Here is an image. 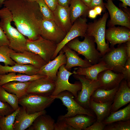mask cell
<instances>
[{
	"instance_id": "obj_38",
	"label": "cell",
	"mask_w": 130,
	"mask_h": 130,
	"mask_svg": "<svg viewBox=\"0 0 130 130\" xmlns=\"http://www.w3.org/2000/svg\"><path fill=\"white\" fill-rule=\"evenodd\" d=\"M54 130H75L66 122L62 115L59 116L55 123Z\"/></svg>"
},
{
	"instance_id": "obj_22",
	"label": "cell",
	"mask_w": 130,
	"mask_h": 130,
	"mask_svg": "<svg viewBox=\"0 0 130 130\" xmlns=\"http://www.w3.org/2000/svg\"><path fill=\"white\" fill-rule=\"evenodd\" d=\"M61 50L65 55L66 62L65 65V67L68 71L74 67L86 68L92 65L87 60L83 59L80 58L75 51L70 48L66 45Z\"/></svg>"
},
{
	"instance_id": "obj_4",
	"label": "cell",
	"mask_w": 130,
	"mask_h": 130,
	"mask_svg": "<svg viewBox=\"0 0 130 130\" xmlns=\"http://www.w3.org/2000/svg\"><path fill=\"white\" fill-rule=\"evenodd\" d=\"M108 16L109 13L106 12L102 18L89 23L86 33L94 37V42L97 44V49L102 56L110 48L109 43L106 42L105 38L106 24Z\"/></svg>"
},
{
	"instance_id": "obj_36",
	"label": "cell",
	"mask_w": 130,
	"mask_h": 130,
	"mask_svg": "<svg viewBox=\"0 0 130 130\" xmlns=\"http://www.w3.org/2000/svg\"><path fill=\"white\" fill-rule=\"evenodd\" d=\"M130 120L114 122L106 125L104 130H130Z\"/></svg>"
},
{
	"instance_id": "obj_48",
	"label": "cell",
	"mask_w": 130,
	"mask_h": 130,
	"mask_svg": "<svg viewBox=\"0 0 130 130\" xmlns=\"http://www.w3.org/2000/svg\"><path fill=\"white\" fill-rule=\"evenodd\" d=\"M93 9H94L97 15H101V13L102 12H103V8L100 6H96Z\"/></svg>"
},
{
	"instance_id": "obj_21",
	"label": "cell",
	"mask_w": 130,
	"mask_h": 130,
	"mask_svg": "<svg viewBox=\"0 0 130 130\" xmlns=\"http://www.w3.org/2000/svg\"><path fill=\"white\" fill-rule=\"evenodd\" d=\"M53 13V21L55 23L63 30L67 33L72 25L69 6H64L58 4Z\"/></svg>"
},
{
	"instance_id": "obj_42",
	"label": "cell",
	"mask_w": 130,
	"mask_h": 130,
	"mask_svg": "<svg viewBox=\"0 0 130 130\" xmlns=\"http://www.w3.org/2000/svg\"><path fill=\"white\" fill-rule=\"evenodd\" d=\"M9 41L6 34L0 27V47L4 46L9 45Z\"/></svg>"
},
{
	"instance_id": "obj_52",
	"label": "cell",
	"mask_w": 130,
	"mask_h": 130,
	"mask_svg": "<svg viewBox=\"0 0 130 130\" xmlns=\"http://www.w3.org/2000/svg\"><path fill=\"white\" fill-rule=\"evenodd\" d=\"M27 1H31V2H34V1H36L37 0H25Z\"/></svg>"
},
{
	"instance_id": "obj_54",
	"label": "cell",
	"mask_w": 130,
	"mask_h": 130,
	"mask_svg": "<svg viewBox=\"0 0 130 130\" xmlns=\"http://www.w3.org/2000/svg\"><path fill=\"white\" fill-rule=\"evenodd\" d=\"M0 130H1V129H0Z\"/></svg>"
},
{
	"instance_id": "obj_51",
	"label": "cell",
	"mask_w": 130,
	"mask_h": 130,
	"mask_svg": "<svg viewBox=\"0 0 130 130\" xmlns=\"http://www.w3.org/2000/svg\"><path fill=\"white\" fill-rule=\"evenodd\" d=\"M5 0H0V8L3 5V3Z\"/></svg>"
},
{
	"instance_id": "obj_2",
	"label": "cell",
	"mask_w": 130,
	"mask_h": 130,
	"mask_svg": "<svg viewBox=\"0 0 130 130\" xmlns=\"http://www.w3.org/2000/svg\"><path fill=\"white\" fill-rule=\"evenodd\" d=\"M0 27L9 41L10 48L18 52H22L26 50L27 39L12 25V14L5 7L0 9Z\"/></svg>"
},
{
	"instance_id": "obj_1",
	"label": "cell",
	"mask_w": 130,
	"mask_h": 130,
	"mask_svg": "<svg viewBox=\"0 0 130 130\" xmlns=\"http://www.w3.org/2000/svg\"><path fill=\"white\" fill-rule=\"evenodd\" d=\"M3 5L11 13L17 29L28 39L33 40L41 36L43 19L36 1L5 0Z\"/></svg>"
},
{
	"instance_id": "obj_35",
	"label": "cell",
	"mask_w": 130,
	"mask_h": 130,
	"mask_svg": "<svg viewBox=\"0 0 130 130\" xmlns=\"http://www.w3.org/2000/svg\"><path fill=\"white\" fill-rule=\"evenodd\" d=\"M15 52L7 46H3L0 47V62L4 63L5 66L14 65L16 63L10 57V54Z\"/></svg>"
},
{
	"instance_id": "obj_5",
	"label": "cell",
	"mask_w": 130,
	"mask_h": 130,
	"mask_svg": "<svg viewBox=\"0 0 130 130\" xmlns=\"http://www.w3.org/2000/svg\"><path fill=\"white\" fill-rule=\"evenodd\" d=\"M124 43L119 44L116 48L110 47L101 59L105 63L109 69L116 73H122L128 58L125 44Z\"/></svg>"
},
{
	"instance_id": "obj_7",
	"label": "cell",
	"mask_w": 130,
	"mask_h": 130,
	"mask_svg": "<svg viewBox=\"0 0 130 130\" xmlns=\"http://www.w3.org/2000/svg\"><path fill=\"white\" fill-rule=\"evenodd\" d=\"M73 74V72L65 68V65H62L58 72L55 89L51 96H55L61 92L67 91L72 93L75 98H77L78 92L81 90L82 85L80 81L76 82L74 84L69 82L70 76Z\"/></svg>"
},
{
	"instance_id": "obj_27",
	"label": "cell",
	"mask_w": 130,
	"mask_h": 130,
	"mask_svg": "<svg viewBox=\"0 0 130 130\" xmlns=\"http://www.w3.org/2000/svg\"><path fill=\"white\" fill-rule=\"evenodd\" d=\"M46 76L38 74L31 75L19 73L16 74V73L13 72L7 74H0V86L11 81H32Z\"/></svg>"
},
{
	"instance_id": "obj_50",
	"label": "cell",
	"mask_w": 130,
	"mask_h": 130,
	"mask_svg": "<svg viewBox=\"0 0 130 130\" xmlns=\"http://www.w3.org/2000/svg\"><path fill=\"white\" fill-rule=\"evenodd\" d=\"M86 6L89 7L91 4L92 0H80Z\"/></svg>"
},
{
	"instance_id": "obj_14",
	"label": "cell",
	"mask_w": 130,
	"mask_h": 130,
	"mask_svg": "<svg viewBox=\"0 0 130 130\" xmlns=\"http://www.w3.org/2000/svg\"><path fill=\"white\" fill-rule=\"evenodd\" d=\"M67 33L58 27L53 20L43 19L41 36L44 38L57 44L63 40Z\"/></svg>"
},
{
	"instance_id": "obj_41",
	"label": "cell",
	"mask_w": 130,
	"mask_h": 130,
	"mask_svg": "<svg viewBox=\"0 0 130 130\" xmlns=\"http://www.w3.org/2000/svg\"><path fill=\"white\" fill-rule=\"evenodd\" d=\"M106 124L102 122L95 121L85 130H104Z\"/></svg>"
},
{
	"instance_id": "obj_25",
	"label": "cell",
	"mask_w": 130,
	"mask_h": 130,
	"mask_svg": "<svg viewBox=\"0 0 130 130\" xmlns=\"http://www.w3.org/2000/svg\"><path fill=\"white\" fill-rule=\"evenodd\" d=\"M39 69L31 65H20L16 63L14 65L3 66L0 64V74L15 72L25 74L28 75L37 74Z\"/></svg>"
},
{
	"instance_id": "obj_11",
	"label": "cell",
	"mask_w": 130,
	"mask_h": 130,
	"mask_svg": "<svg viewBox=\"0 0 130 130\" xmlns=\"http://www.w3.org/2000/svg\"><path fill=\"white\" fill-rule=\"evenodd\" d=\"M87 21L86 17H81L74 22L64 39L57 44L52 60L56 57L63 47L69 42L78 37H83L85 36L87 26Z\"/></svg>"
},
{
	"instance_id": "obj_26",
	"label": "cell",
	"mask_w": 130,
	"mask_h": 130,
	"mask_svg": "<svg viewBox=\"0 0 130 130\" xmlns=\"http://www.w3.org/2000/svg\"><path fill=\"white\" fill-rule=\"evenodd\" d=\"M113 102L98 103L90 100V109L95 114L96 121L103 122L110 115Z\"/></svg>"
},
{
	"instance_id": "obj_30",
	"label": "cell",
	"mask_w": 130,
	"mask_h": 130,
	"mask_svg": "<svg viewBox=\"0 0 130 130\" xmlns=\"http://www.w3.org/2000/svg\"><path fill=\"white\" fill-rule=\"evenodd\" d=\"M119 86L109 90L98 88L93 92L91 97L90 100L98 103L113 102Z\"/></svg>"
},
{
	"instance_id": "obj_34",
	"label": "cell",
	"mask_w": 130,
	"mask_h": 130,
	"mask_svg": "<svg viewBox=\"0 0 130 130\" xmlns=\"http://www.w3.org/2000/svg\"><path fill=\"white\" fill-rule=\"evenodd\" d=\"M20 108V107L11 114L2 116L0 118V128L1 130H13V125Z\"/></svg>"
},
{
	"instance_id": "obj_24",
	"label": "cell",
	"mask_w": 130,
	"mask_h": 130,
	"mask_svg": "<svg viewBox=\"0 0 130 130\" xmlns=\"http://www.w3.org/2000/svg\"><path fill=\"white\" fill-rule=\"evenodd\" d=\"M64 118L67 124L75 130H85L96 120V117L84 114H78Z\"/></svg>"
},
{
	"instance_id": "obj_6",
	"label": "cell",
	"mask_w": 130,
	"mask_h": 130,
	"mask_svg": "<svg viewBox=\"0 0 130 130\" xmlns=\"http://www.w3.org/2000/svg\"><path fill=\"white\" fill-rule=\"evenodd\" d=\"M55 99L51 97L26 93L19 99L18 104L29 114L42 111L48 107Z\"/></svg>"
},
{
	"instance_id": "obj_10",
	"label": "cell",
	"mask_w": 130,
	"mask_h": 130,
	"mask_svg": "<svg viewBox=\"0 0 130 130\" xmlns=\"http://www.w3.org/2000/svg\"><path fill=\"white\" fill-rule=\"evenodd\" d=\"M74 96L70 92L65 91L52 97L55 99H60L63 104L67 108V112L64 115H62L63 117H71L78 114H85L96 117L92 110L84 108L78 104L74 99Z\"/></svg>"
},
{
	"instance_id": "obj_29",
	"label": "cell",
	"mask_w": 130,
	"mask_h": 130,
	"mask_svg": "<svg viewBox=\"0 0 130 130\" xmlns=\"http://www.w3.org/2000/svg\"><path fill=\"white\" fill-rule=\"evenodd\" d=\"M71 23L72 24L78 18L87 15L90 9L80 0H72L69 6Z\"/></svg>"
},
{
	"instance_id": "obj_20",
	"label": "cell",
	"mask_w": 130,
	"mask_h": 130,
	"mask_svg": "<svg viewBox=\"0 0 130 130\" xmlns=\"http://www.w3.org/2000/svg\"><path fill=\"white\" fill-rule=\"evenodd\" d=\"M130 102V87L126 80L123 79L120 83L111 105L110 113L118 110Z\"/></svg>"
},
{
	"instance_id": "obj_37",
	"label": "cell",
	"mask_w": 130,
	"mask_h": 130,
	"mask_svg": "<svg viewBox=\"0 0 130 130\" xmlns=\"http://www.w3.org/2000/svg\"><path fill=\"white\" fill-rule=\"evenodd\" d=\"M43 19L53 20V12L51 10L43 0H37Z\"/></svg>"
},
{
	"instance_id": "obj_43",
	"label": "cell",
	"mask_w": 130,
	"mask_h": 130,
	"mask_svg": "<svg viewBox=\"0 0 130 130\" xmlns=\"http://www.w3.org/2000/svg\"><path fill=\"white\" fill-rule=\"evenodd\" d=\"M100 6L102 8L103 12L105 11L106 8L103 0H92L89 8L90 9H92L95 6Z\"/></svg>"
},
{
	"instance_id": "obj_28",
	"label": "cell",
	"mask_w": 130,
	"mask_h": 130,
	"mask_svg": "<svg viewBox=\"0 0 130 130\" xmlns=\"http://www.w3.org/2000/svg\"><path fill=\"white\" fill-rule=\"evenodd\" d=\"M54 120L46 114L38 116L27 130H54Z\"/></svg>"
},
{
	"instance_id": "obj_40",
	"label": "cell",
	"mask_w": 130,
	"mask_h": 130,
	"mask_svg": "<svg viewBox=\"0 0 130 130\" xmlns=\"http://www.w3.org/2000/svg\"><path fill=\"white\" fill-rule=\"evenodd\" d=\"M122 73L124 76V79L126 80L128 85L130 87V58H128Z\"/></svg>"
},
{
	"instance_id": "obj_3",
	"label": "cell",
	"mask_w": 130,
	"mask_h": 130,
	"mask_svg": "<svg viewBox=\"0 0 130 130\" xmlns=\"http://www.w3.org/2000/svg\"><path fill=\"white\" fill-rule=\"evenodd\" d=\"M84 38L82 41L76 38L66 45L72 50L84 56L85 59L92 65L98 63L103 56L95 47L94 37L86 34Z\"/></svg>"
},
{
	"instance_id": "obj_8",
	"label": "cell",
	"mask_w": 130,
	"mask_h": 130,
	"mask_svg": "<svg viewBox=\"0 0 130 130\" xmlns=\"http://www.w3.org/2000/svg\"><path fill=\"white\" fill-rule=\"evenodd\" d=\"M57 47V44L41 36L35 40L27 39L26 50L40 56L47 63L52 60Z\"/></svg>"
},
{
	"instance_id": "obj_17",
	"label": "cell",
	"mask_w": 130,
	"mask_h": 130,
	"mask_svg": "<svg viewBox=\"0 0 130 130\" xmlns=\"http://www.w3.org/2000/svg\"><path fill=\"white\" fill-rule=\"evenodd\" d=\"M105 38L110 44V47L130 40V29L126 27L115 26L106 30Z\"/></svg>"
},
{
	"instance_id": "obj_33",
	"label": "cell",
	"mask_w": 130,
	"mask_h": 130,
	"mask_svg": "<svg viewBox=\"0 0 130 130\" xmlns=\"http://www.w3.org/2000/svg\"><path fill=\"white\" fill-rule=\"evenodd\" d=\"M18 99L16 95L8 92L1 86H0V100L8 103L14 111L20 107Z\"/></svg>"
},
{
	"instance_id": "obj_15",
	"label": "cell",
	"mask_w": 130,
	"mask_h": 130,
	"mask_svg": "<svg viewBox=\"0 0 130 130\" xmlns=\"http://www.w3.org/2000/svg\"><path fill=\"white\" fill-rule=\"evenodd\" d=\"M59 53L54 58L41 67L37 74L46 76L55 81L59 68L66 62V57L63 52L61 50Z\"/></svg>"
},
{
	"instance_id": "obj_45",
	"label": "cell",
	"mask_w": 130,
	"mask_h": 130,
	"mask_svg": "<svg viewBox=\"0 0 130 130\" xmlns=\"http://www.w3.org/2000/svg\"><path fill=\"white\" fill-rule=\"evenodd\" d=\"M72 0H58V4L64 6H69Z\"/></svg>"
},
{
	"instance_id": "obj_9",
	"label": "cell",
	"mask_w": 130,
	"mask_h": 130,
	"mask_svg": "<svg viewBox=\"0 0 130 130\" xmlns=\"http://www.w3.org/2000/svg\"><path fill=\"white\" fill-rule=\"evenodd\" d=\"M74 77L79 80L82 85L81 91H78L76 101L84 108L90 109V102L91 97L93 92L98 89L100 88V84L98 80L92 81L85 78L84 76L73 74Z\"/></svg>"
},
{
	"instance_id": "obj_23",
	"label": "cell",
	"mask_w": 130,
	"mask_h": 130,
	"mask_svg": "<svg viewBox=\"0 0 130 130\" xmlns=\"http://www.w3.org/2000/svg\"><path fill=\"white\" fill-rule=\"evenodd\" d=\"M108 69H109L105 63L101 60L98 63L88 67L75 68L73 72L74 74L83 75L88 79L96 81L98 80V74L101 72Z\"/></svg>"
},
{
	"instance_id": "obj_12",
	"label": "cell",
	"mask_w": 130,
	"mask_h": 130,
	"mask_svg": "<svg viewBox=\"0 0 130 130\" xmlns=\"http://www.w3.org/2000/svg\"><path fill=\"white\" fill-rule=\"evenodd\" d=\"M104 5L110 16V19L108 22V26L110 27L118 25L130 29V17L129 14L118 8L112 0H107Z\"/></svg>"
},
{
	"instance_id": "obj_19",
	"label": "cell",
	"mask_w": 130,
	"mask_h": 130,
	"mask_svg": "<svg viewBox=\"0 0 130 130\" xmlns=\"http://www.w3.org/2000/svg\"><path fill=\"white\" fill-rule=\"evenodd\" d=\"M45 110L42 111L29 114L22 107L17 114L13 125V130H25L32 124L36 118L39 115L46 114Z\"/></svg>"
},
{
	"instance_id": "obj_53",
	"label": "cell",
	"mask_w": 130,
	"mask_h": 130,
	"mask_svg": "<svg viewBox=\"0 0 130 130\" xmlns=\"http://www.w3.org/2000/svg\"><path fill=\"white\" fill-rule=\"evenodd\" d=\"M2 116V115H1V114H0V118Z\"/></svg>"
},
{
	"instance_id": "obj_13",
	"label": "cell",
	"mask_w": 130,
	"mask_h": 130,
	"mask_svg": "<svg viewBox=\"0 0 130 130\" xmlns=\"http://www.w3.org/2000/svg\"><path fill=\"white\" fill-rule=\"evenodd\" d=\"M55 86V81L46 76L32 81L26 93L44 96H51Z\"/></svg>"
},
{
	"instance_id": "obj_32",
	"label": "cell",
	"mask_w": 130,
	"mask_h": 130,
	"mask_svg": "<svg viewBox=\"0 0 130 130\" xmlns=\"http://www.w3.org/2000/svg\"><path fill=\"white\" fill-rule=\"evenodd\" d=\"M129 120H130V103L122 109L110 113L102 122L106 125L116 121Z\"/></svg>"
},
{
	"instance_id": "obj_18",
	"label": "cell",
	"mask_w": 130,
	"mask_h": 130,
	"mask_svg": "<svg viewBox=\"0 0 130 130\" xmlns=\"http://www.w3.org/2000/svg\"><path fill=\"white\" fill-rule=\"evenodd\" d=\"M124 78L122 73H116L110 69L101 72L97 76L100 88L106 90L112 89L119 85Z\"/></svg>"
},
{
	"instance_id": "obj_46",
	"label": "cell",
	"mask_w": 130,
	"mask_h": 130,
	"mask_svg": "<svg viewBox=\"0 0 130 130\" xmlns=\"http://www.w3.org/2000/svg\"><path fill=\"white\" fill-rule=\"evenodd\" d=\"M87 15L89 18L91 19H95L97 16L93 9H91L89 10Z\"/></svg>"
},
{
	"instance_id": "obj_49",
	"label": "cell",
	"mask_w": 130,
	"mask_h": 130,
	"mask_svg": "<svg viewBox=\"0 0 130 130\" xmlns=\"http://www.w3.org/2000/svg\"><path fill=\"white\" fill-rule=\"evenodd\" d=\"M121 1L122 4V6L123 7L126 9L127 6H130V0H118Z\"/></svg>"
},
{
	"instance_id": "obj_44",
	"label": "cell",
	"mask_w": 130,
	"mask_h": 130,
	"mask_svg": "<svg viewBox=\"0 0 130 130\" xmlns=\"http://www.w3.org/2000/svg\"><path fill=\"white\" fill-rule=\"evenodd\" d=\"M50 9L52 11L56 9L58 4V0H43Z\"/></svg>"
},
{
	"instance_id": "obj_47",
	"label": "cell",
	"mask_w": 130,
	"mask_h": 130,
	"mask_svg": "<svg viewBox=\"0 0 130 130\" xmlns=\"http://www.w3.org/2000/svg\"><path fill=\"white\" fill-rule=\"evenodd\" d=\"M125 49L128 58H130V40L125 43Z\"/></svg>"
},
{
	"instance_id": "obj_39",
	"label": "cell",
	"mask_w": 130,
	"mask_h": 130,
	"mask_svg": "<svg viewBox=\"0 0 130 130\" xmlns=\"http://www.w3.org/2000/svg\"><path fill=\"white\" fill-rule=\"evenodd\" d=\"M14 110L8 103L0 100V114L2 116L8 115Z\"/></svg>"
},
{
	"instance_id": "obj_16",
	"label": "cell",
	"mask_w": 130,
	"mask_h": 130,
	"mask_svg": "<svg viewBox=\"0 0 130 130\" xmlns=\"http://www.w3.org/2000/svg\"><path fill=\"white\" fill-rule=\"evenodd\" d=\"M10 57L18 64L31 65L39 69L47 63L39 55L27 50L22 52H13Z\"/></svg>"
},
{
	"instance_id": "obj_31",
	"label": "cell",
	"mask_w": 130,
	"mask_h": 130,
	"mask_svg": "<svg viewBox=\"0 0 130 130\" xmlns=\"http://www.w3.org/2000/svg\"><path fill=\"white\" fill-rule=\"evenodd\" d=\"M31 82L12 81L4 84L1 86L6 91L15 95L19 99L27 93L26 90Z\"/></svg>"
}]
</instances>
